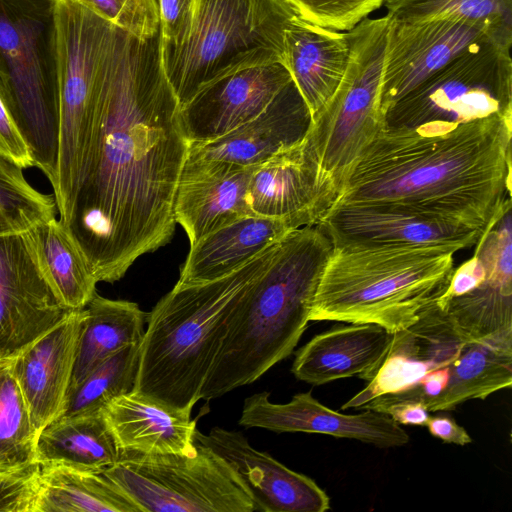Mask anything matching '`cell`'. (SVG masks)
I'll return each instance as SVG.
<instances>
[{"mask_svg":"<svg viewBox=\"0 0 512 512\" xmlns=\"http://www.w3.org/2000/svg\"><path fill=\"white\" fill-rule=\"evenodd\" d=\"M426 427L432 436L444 443L464 446L472 442L467 431L447 415L430 416Z\"/></svg>","mask_w":512,"mask_h":512,"instance_id":"42","label":"cell"},{"mask_svg":"<svg viewBox=\"0 0 512 512\" xmlns=\"http://www.w3.org/2000/svg\"><path fill=\"white\" fill-rule=\"evenodd\" d=\"M388 25L387 15L367 17L346 31L344 75L306 135L322 175L339 195L353 165L385 127L381 85Z\"/></svg>","mask_w":512,"mask_h":512,"instance_id":"9","label":"cell"},{"mask_svg":"<svg viewBox=\"0 0 512 512\" xmlns=\"http://www.w3.org/2000/svg\"><path fill=\"white\" fill-rule=\"evenodd\" d=\"M129 34L146 39L160 32L158 0H72Z\"/></svg>","mask_w":512,"mask_h":512,"instance_id":"37","label":"cell"},{"mask_svg":"<svg viewBox=\"0 0 512 512\" xmlns=\"http://www.w3.org/2000/svg\"><path fill=\"white\" fill-rule=\"evenodd\" d=\"M486 43L499 44L483 28L460 18L389 17L381 85L383 113L460 54Z\"/></svg>","mask_w":512,"mask_h":512,"instance_id":"13","label":"cell"},{"mask_svg":"<svg viewBox=\"0 0 512 512\" xmlns=\"http://www.w3.org/2000/svg\"><path fill=\"white\" fill-rule=\"evenodd\" d=\"M348 34L301 17L287 27L283 64L306 102L312 118L337 89L349 57Z\"/></svg>","mask_w":512,"mask_h":512,"instance_id":"26","label":"cell"},{"mask_svg":"<svg viewBox=\"0 0 512 512\" xmlns=\"http://www.w3.org/2000/svg\"><path fill=\"white\" fill-rule=\"evenodd\" d=\"M511 139L512 118L501 116L384 127L336 202H385L484 230L511 196Z\"/></svg>","mask_w":512,"mask_h":512,"instance_id":"2","label":"cell"},{"mask_svg":"<svg viewBox=\"0 0 512 512\" xmlns=\"http://www.w3.org/2000/svg\"><path fill=\"white\" fill-rule=\"evenodd\" d=\"M125 32L72 0H55L59 149L52 187L62 225L86 167L101 87Z\"/></svg>","mask_w":512,"mask_h":512,"instance_id":"7","label":"cell"},{"mask_svg":"<svg viewBox=\"0 0 512 512\" xmlns=\"http://www.w3.org/2000/svg\"><path fill=\"white\" fill-rule=\"evenodd\" d=\"M279 241L223 278L174 286L158 301L147 316L133 392L192 411L246 292L268 267Z\"/></svg>","mask_w":512,"mask_h":512,"instance_id":"4","label":"cell"},{"mask_svg":"<svg viewBox=\"0 0 512 512\" xmlns=\"http://www.w3.org/2000/svg\"><path fill=\"white\" fill-rule=\"evenodd\" d=\"M297 17L286 0H197L183 40L161 45L164 73L179 105L229 73L283 63L284 33Z\"/></svg>","mask_w":512,"mask_h":512,"instance_id":"6","label":"cell"},{"mask_svg":"<svg viewBox=\"0 0 512 512\" xmlns=\"http://www.w3.org/2000/svg\"><path fill=\"white\" fill-rule=\"evenodd\" d=\"M120 454L103 409L60 416L39 433L36 444L41 466L103 471L116 464Z\"/></svg>","mask_w":512,"mask_h":512,"instance_id":"29","label":"cell"},{"mask_svg":"<svg viewBox=\"0 0 512 512\" xmlns=\"http://www.w3.org/2000/svg\"><path fill=\"white\" fill-rule=\"evenodd\" d=\"M510 380V360L503 346L493 340H470L454 364L428 373L412 389L374 398L361 410L419 402L428 412L450 411L468 400H484L508 387Z\"/></svg>","mask_w":512,"mask_h":512,"instance_id":"23","label":"cell"},{"mask_svg":"<svg viewBox=\"0 0 512 512\" xmlns=\"http://www.w3.org/2000/svg\"><path fill=\"white\" fill-rule=\"evenodd\" d=\"M164 73L160 32L125 33L107 72L84 174L64 228L98 282L120 280L168 244L189 148Z\"/></svg>","mask_w":512,"mask_h":512,"instance_id":"1","label":"cell"},{"mask_svg":"<svg viewBox=\"0 0 512 512\" xmlns=\"http://www.w3.org/2000/svg\"><path fill=\"white\" fill-rule=\"evenodd\" d=\"M195 439L231 467L249 495L254 511L325 512L330 509L329 496L311 478L253 448L241 432L213 427L203 434L197 429Z\"/></svg>","mask_w":512,"mask_h":512,"instance_id":"19","label":"cell"},{"mask_svg":"<svg viewBox=\"0 0 512 512\" xmlns=\"http://www.w3.org/2000/svg\"><path fill=\"white\" fill-rule=\"evenodd\" d=\"M292 80L281 62L251 66L222 76L180 106L189 143L217 139L260 114Z\"/></svg>","mask_w":512,"mask_h":512,"instance_id":"20","label":"cell"},{"mask_svg":"<svg viewBox=\"0 0 512 512\" xmlns=\"http://www.w3.org/2000/svg\"><path fill=\"white\" fill-rule=\"evenodd\" d=\"M338 196L305 136L256 166L245 200L251 215L282 220L297 229L319 223Z\"/></svg>","mask_w":512,"mask_h":512,"instance_id":"16","label":"cell"},{"mask_svg":"<svg viewBox=\"0 0 512 512\" xmlns=\"http://www.w3.org/2000/svg\"><path fill=\"white\" fill-rule=\"evenodd\" d=\"M377 412L389 415L402 425L426 426L430 417L426 407L419 402H396L378 407Z\"/></svg>","mask_w":512,"mask_h":512,"instance_id":"43","label":"cell"},{"mask_svg":"<svg viewBox=\"0 0 512 512\" xmlns=\"http://www.w3.org/2000/svg\"><path fill=\"white\" fill-rule=\"evenodd\" d=\"M507 197L482 231L472 258L454 268L437 306L467 338L512 335V218Z\"/></svg>","mask_w":512,"mask_h":512,"instance_id":"12","label":"cell"},{"mask_svg":"<svg viewBox=\"0 0 512 512\" xmlns=\"http://www.w3.org/2000/svg\"><path fill=\"white\" fill-rule=\"evenodd\" d=\"M299 14L311 23L337 31H348L385 0H286Z\"/></svg>","mask_w":512,"mask_h":512,"instance_id":"38","label":"cell"},{"mask_svg":"<svg viewBox=\"0 0 512 512\" xmlns=\"http://www.w3.org/2000/svg\"><path fill=\"white\" fill-rule=\"evenodd\" d=\"M334 247L475 245L483 230L385 202H336L317 223Z\"/></svg>","mask_w":512,"mask_h":512,"instance_id":"15","label":"cell"},{"mask_svg":"<svg viewBox=\"0 0 512 512\" xmlns=\"http://www.w3.org/2000/svg\"><path fill=\"white\" fill-rule=\"evenodd\" d=\"M71 310L54 293L28 232L0 236V358H13Z\"/></svg>","mask_w":512,"mask_h":512,"instance_id":"14","label":"cell"},{"mask_svg":"<svg viewBox=\"0 0 512 512\" xmlns=\"http://www.w3.org/2000/svg\"><path fill=\"white\" fill-rule=\"evenodd\" d=\"M27 232L43 273L61 303L70 310L85 308L96 294L98 281L62 223L53 218Z\"/></svg>","mask_w":512,"mask_h":512,"instance_id":"32","label":"cell"},{"mask_svg":"<svg viewBox=\"0 0 512 512\" xmlns=\"http://www.w3.org/2000/svg\"><path fill=\"white\" fill-rule=\"evenodd\" d=\"M470 340L435 300L415 323L392 333L389 350L373 378L341 408L362 409L374 398L414 388L428 373L454 364Z\"/></svg>","mask_w":512,"mask_h":512,"instance_id":"17","label":"cell"},{"mask_svg":"<svg viewBox=\"0 0 512 512\" xmlns=\"http://www.w3.org/2000/svg\"><path fill=\"white\" fill-rule=\"evenodd\" d=\"M0 89L35 167L53 185L59 149L55 0H0Z\"/></svg>","mask_w":512,"mask_h":512,"instance_id":"8","label":"cell"},{"mask_svg":"<svg viewBox=\"0 0 512 512\" xmlns=\"http://www.w3.org/2000/svg\"><path fill=\"white\" fill-rule=\"evenodd\" d=\"M263 391L245 398L240 426L273 432H304L358 440L379 448H397L409 443L406 431L389 415L374 410L343 414L321 404L310 392L295 394L288 403L277 404Z\"/></svg>","mask_w":512,"mask_h":512,"instance_id":"18","label":"cell"},{"mask_svg":"<svg viewBox=\"0 0 512 512\" xmlns=\"http://www.w3.org/2000/svg\"><path fill=\"white\" fill-rule=\"evenodd\" d=\"M40 465L14 474H0V512H34Z\"/></svg>","mask_w":512,"mask_h":512,"instance_id":"39","label":"cell"},{"mask_svg":"<svg viewBox=\"0 0 512 512\" xmlns=\"http://www.w3.org/2000/svg\"><path fill=\"white\" fill-rule=\"evenodd\" d=\"M293 229L282 220L252 215L229 223L190 246L175 286H192L223 278Z\"/></svg>","mask_w":512,"mask_h":512,"instance_id":"28","label":"cell"},{"mask_svg":"<svg viewBox=\"0 0 512 512\" xmlns=\"http://www.w3.org/2000/svg\"><path fill=\"white\" fill-rule=\"evenodd\" d=\"M104 415L121 452L192 455L196 451V420L130 392L110 401Z\"/></svg>","mask_w":512,"mask_h":512,"instance_id":"27","label":"cell"},{"mask_svg":"<svg viewBox=\"0 0 512 512\" xmlns=\"http://www.w3.org/2000/svg\"><path fill=\"white\" fill-rule=\"evenodd\" d=\"M197 0H158L162 46L179 44L187 34Z\"/></svg>","mask_w":512,"mask_h":512,"instance_id":"40","label":"cell"},{"mask_svg":"<svg viewBox=\"0 0 512 512\" xmlns=\"http://www.w3.org/2000/svg\"><path fill=\"white\" fill-rule=\"evenodd\" d=\"M141 512L103 471L40 465L34 512Z\"/></svg>","mask_w":512,"mask_h":512,"instance_id":"31","label":"cell"},{"mask_svg":"<svg viewBox=\"0 0 512 512\" xmlns=\"http://www.w3.org/2000/svg\"><path fill=\"white\" fill-rule=\"evenodd\" d=\"M13 358H0V474L26 471L38 464V432L14 376Z\"/></svg>","mask_w":512,"mask_h":512,"instance_id":"33","label":"cell"},{"mask_svg":"<svg viewBox=\"0 0 512 512\" xmlns=\"http://www.w3.org/2000/svg\"><path fill=\"white\" fill-rule=\"evenodd\" d=\"M192 455L121 452L103 473L141 512H254L231 467L195 439Z\"/></svg>","mask_w":512,"mask_h":512,"instance_id":"10","label":"cell"},{"mask_svg":"<svg viewBox=\"0 0 512 512\" xmlns=\"http://www.w3.org/2000/svg\"><path fill=\"white\" fill-rule=\"evenodd\" d=\"M311 123L310 110L291 80L255 118L217 139L190 143L185 161L259 165L300 143Z\"/></svg>","mask_w":512,"mask_h":512,"instance_id":"21","label":"cell"},{"mask_svg":"<svg viewBox=\"0 0 512 512\" xmlns=\"http://www.w3.org/2000/svg\"><path fill=\"white\" fill-rule=\"evenodd\" d=\"M333 250L318 226L289 231L246 292L202 387L200 400L250 384L295 349Z\"/></svg>","mask_w":512,"mask_h":512,"instance_id":"3","label":"cell"},{"mask_svg":"<svg viewBox=\"0 0 512 512\" xmlns=\"http://www.w3.org/2000/svg\"><path fill=\"white\" fill-rule=\"evenodd\" d=\"M84 315L85 308L71 310L13 357V373L38 435L65 410Z\"/></svg>","mask_w":512,"mask_h":512,"instance_id":"22","label":"cell"},{"mask_svg":"<svg viewBox=\"0 0 512 512\" xmlns=\"http://www.w3.org/2000/svg\"><path fill=\"white\" fill-rule=\"evenodd\" d=\"M454 248L334 247L310 321L369 323L394 333L415 323L446 289Z\"/></svg>","mask_w":512,"mask_h":512,"instance_id":"5","label":"cell"},{"mask_svg":"<svg viewBox=\"0 0 512 512\" xmlns=\"http://www.w3.org/2000/svg\"><path fill=\"white\" fill-rule=\"evenodd\" d=\"M512 118L511 48L486 43L453 59L384 113L387 128Z\"/></svg>","mask_w":512,"mask_h":512,"instance_id":"11","label":"cell"},{"mask_svg":"<svg viewBox=\"0 0 512 512\" xmlns=\"http://www.w3.org/2000/svg\"><path fill=\"white\" fill-rule=\"evenodd\" d=\"M391 340L392 333L376 324L334 326L297 351L291 371L298 380L312 385L354 376L369 381L382 364Z\"/></svg>","mask_w":512,"mask_h":512,"instance_id":"25","label":"cell"},{"mask_svg":"<svg viewBox=\"0 0 512 512\" xmlns=\"http://www.w3.org/2000/svg\"><path fill=\"white\" fill-rule=\"evenodd\" d=\"M256 166L184 162L173 214L176 223L185 230L190 246L207 234L251 215L245 195Z\"/></svg>","mask_w":512,"mask_h":512,"instance_id":"24","label":"cell"},{"mask_svg":"<svg viewBox=\"0 0 512 512\" xmlns=\"http://www.w3.org/2000/svg\"><path fill=\"white\" fill-rule=\"evenodd\" d=\"M397 20L455 17L483 28L497 43L512 46V0H385Z\"/></svg>","mask_w":512,"mask_h":512,"instance_id":"34","label":"cell"},{"mask_svg":"<svg viewBox=\"0 0 512 512\" xmlns=\"http://www.w3.org/2000/svg\"><path fill=\"white\" fill-rule=\"evenodd\" d=\"M54 196L33 188L23 168L0 156V236L26 232L55 218Z\"/></svg>","mask_w":512,"mask_h":512,"instance_id":"36","label":"cell"},{"mask_svg":"<svg viewBox=\"0 0 512 512\" xmlns=\"http://www.w3.org/2000/svg\"><path fill=\"white\" fill-rule=\"evenodd\" d=\"M147 316L134 302L95 294L85 307L68 392L105 359L127 346L140 344Z\"/></svg>","mask_w":512,"mask_h":512,"instance_id":"30","label":"cell"},{"mask_svg":"<svg viewBox=\"0 0 512 512\" xmlns=\"http://www.w3.org/2000/svg\"><path fill=\"white\" fill-rule=\"evenodd\" d=\"M0 156L21 168L35 167L32 154L18 131L5 103L0 89Z\"/></svg>","mask_w":512,"mask_h":512,"instance_id":"41","label":"cell"},{"mask_svg":"<svg viewBox=\"0 0 512 512\" xmlns=\"http://www.w3.org/2000/svg\"><path fill=\"white\" fill-rule=\"evenodd\" d=\"M140 344L119 350L91 370L68 392L61 416L102 410L113 399L132 392L138 373Z\"/></svg>","mask_w":512,"mask_h":512,"instance_id":"35","label":"cell"}]
</instances>
